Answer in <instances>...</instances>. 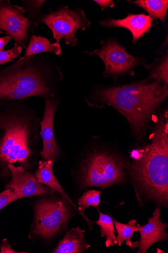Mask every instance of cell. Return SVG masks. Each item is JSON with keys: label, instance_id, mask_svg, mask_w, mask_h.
<instances>
[{"label": "cell", "instance_id": "4", "mask_svg": "<svg viewBox=\"0 0 168 253\" xmlns=\"http://www.w3.org/2000/svg\"><path fill=\"white\" fill-rule=\"evenodd\" d=\"M129 173L137 190L149 200L168 208V112L160 114L152 133L151 142L133 152Z\"/></svg>", "mask_w": 168, "mask_h": 253}, {"label": "cell", "instance_id": "1", "mask_svg": "<svg viewBox=\"0 0 168 253\" xmlns=\"http://www.w3.org/2000/svg\"><path fill=\"white\" fill-rule=\"evenodd\" d=\"M40 122L24 101L0 105V178L11 176L10 165L19 164L27 171L33 167Z\"/></svg>", "mask_w": 168, "mask_h": 253}, {"label": "cell", "instance_id": "16", "mask_svg": "<svg viewBox=\"0 0 168 253\" xmlns=\"http://www.w3.org/2000/svg\"><path fill=\"white\" fill-rule=\"evenodd\" d=\"M26 52L24 57H29L45 53H51L57 56L62 54V49L59 43H51L50 41L44 37L33 35L29 44L26 49Z\"/></svg>", "mask_w": 168, "mask_h": 253}, {"label": "cell", "instance_id": "27", "mask_svg": "<svg viewBox=\"0 0 168 253\" xmlns=\"http://www.w3.org/2000/svg\"><path fill=\"white\" fill-rule=\"evenodd\" d=\"M0 34H6L7 35L5 32L2 31H0Z\"/></svg>", "mask_w": 168, "mask_h": 253}, {"label": "cell", "instance_id": "13", "mask_svg": "<svg viewBox=\"0 0 168 253\" xmlns=\"http://www.w3.org/2000/svg\"><path fill=\"white\" fill-rule=\"evenodd\" d=\"M154 18L144 13H129L123 19H113L108 18L101 20V25L107 28H122L129 30L133 36L132 43L134 44L146 33L150 32Z\"/></svg>", "mask_w": 168, "mask_h": 253}, {"label": "cell", "instance_id": "6", "mask_svg": "<svg viewBox=\"0 0 168 253\" xmlns=\"http://www.w3.org/2000/svg\"><path fill=\"white\" fill-rule=\"evenodd\" d=\"M23 6L9 0H0V31L14 40L15 45L26 49L37 27L40 9L45 1H22Z\"/></svg>", "mask_w": 168, "mask_h": 253}, {"label": "cell", "instance_id": "18", "mask_svg": "<svg viewBox=\"0 0 168 253\" xmlns=\"http://www.w3.org/2000/svg\"><path fill=\"white\" fill-rule=\"evenodd\" d=\"M112 220L117 233L116 244L121 246L122 244L126 241V245L133 249V243L131 242V239L134 233L138 232L139 230L137 224L136 225V220L133 219L128 224H124L117 221L113 218Z\"/></svg>", "mask_w": 168, "mask_h": 253}, {"label": "cell", "instance_id": "7", "mask_svg": "<svg viewBox=\"0 0 168 253\" xmlns=\"http://www.w3.org/2000/svg\"><path fill=\"white\" fill-rule=\"evenodd\" d=\"M38 24H43L53 33V39L57 42L64 40L67 45L75 47L78 40L76 36L79 30L89 29L91 22L80 8L71 10L67 6H62L55 11L50 10L46 14L40 13L37 20Z\"/></svg>", "mask_w": 168, "mask_h": 253}, {"label": "cell", "instance_id": "22", "mask_svg": "<svg viewBox=\"0 0 168 253\" xmlns=\"http://www.w3.org/2000/svg\"><path fill=\"white\" fill-rule=\"evenodd\" d=\"M22 49L14 45V47L7 50L0 52V65L13 61L16 58H20Z\"/></svg>", "mask_w": 168, "mask_h": 253}, {"label": "cell", "instance_id": "15", "mask_svg": "<svg viewBox=\"0 0 168 253\" xmlns=\"http://www.w3.org/2000/svg\"><path fill=\"white\" fill-rule=\"evenodd\" d=\"M54 163L51 160H40L38 163V168L35 173V177L38 182L43 185L59 192L71 205L76 207L69 200L62 187L58 182L53 172Z\"/></svg>", "mask_w": 168, "mask_h": 253}, {"label": "cell", "instance_id": "21", "mask_svg": "<svg viewBox=\"0 0 168 253\" xmlns=\"http://www.w3.org/2000/svg\"><path fill=\"white\" fill-rule=\"evenodd\" d=\"M101 191L94 190L85 192L79 199V205L83 212L90 206L98 207L101 202Z\"/></svg>", "mask_w": 168, "mask_h": 253}, {"label": "cell", "instance_id": "3", "mask_svg": "<svg viewBox=\"0 0 168 253\" xmlns=\"http://www.w3.org/2000/svg\"><path fill=\"white\" fill-rule=\"evenodd\" d=\"M168 96V85L148 78L98 89L86 97V101L90 106L98 103L113 107L127 119L134 133L142 139L153 116Z\"/></svg>", "mask_w": 168, "mask_h": 253}, {"label": "cell", "instance_id": "5", "mask_svg": "<svg viewBox=\"0 0 168 253\" xmlns=\"http://www.w3.org/2000/svg\"><path fill=\"white\" fill-rule=\"evenodd\" d=\"M130 164L117 154L94 149L80 163L79 180L82 187L103 189L124 181Z\"/></svg>", "mask_w": 168, "mask_h": 253}, {"label": "cell", "instance_id": "12", "mask_svg": "<svg viewBox=\"0 0 168 253\" xmlns=\"http://www.w3.org/2000/svg\"><path fill=\"white\" fill-rule=\"evenodd\" d=\"M161 211L157 208L153 216L149 218L148 223L143 226L137 223L140 240L133 243V248H137L139 253H146L150 247L155 243L168 240V234L165 230L168 224L163 223L160 219Z\"/></svg>", "mask_w": 168, "mask_h": 253}, {"label": "cell", "instance_id": "24", "mask_svg": "<svg viewBox=\"0 0 168 253\" xmlns=\"http://www.w3.org/2000/svg\"><path fill=\"white\" fill-rule=\"evenodd\" d=\"M94 2L98 4L102 8V10L107 7L113 8L115 6L112 0H94Z\"/></svg>", "mask_w": 168, "mask_h": 253}, {"label": "cell", "instance_id": "10", "mask_svg": "<svg viewBox=\"0 0 168 253\" xmlns=\"http://www.w3.org/2000/svg\"><path fill=\"white\" fill-rule=\"evenodd\" d=\"M60 103L59 100H45L42 119L40 122L39 134L43 144L40 156L42 160H51L54 164L61 153L54 133L55 117Z\"/></svg>", "mask_w": 168, "mask_h": 253}, {"label": "cell", "instance_id": "9", "mask_svg": "<svg viewBox=\"0 0 168 253\" xmlns=\"http://www.w3.org/2000/svg\"><path fill=\"white\" fill-rule=\"evenodd\" d=\"M101 49L92 52H84L90 56L98 55L103 61L106 77L117 78L126 75L134 76V69L145 60L134 57L126 51V48L120 44L116 39L101 40Z\"/></svg>", "mask_w": 168, "mask_h": 253}, {"label": "cell", "instance_id": "20", "mask_svg": "<svg viewBox=\"0 0 168 253\" xmlns=\"http://www.w3.org/2000/svg\"><path fill=\"white\" fill-rule=\"evenodd\" d=\"M150 75L148 79L156 80L168 86V52L154 70L150 72Z\"/></svg>", "mask_w": 168, "mask_h": 253}, {"label": "cell", "instance_id": "19", "mask_svg": "<svg viewBox=\"0 0 168 253\" xmlns=\"http://www.w3.org/2000/svg\"><path fill=\"white\" fill-rule=\"evenodd\" d=\"M100 218L99 220L95 222L96 224L99 225L101 228V237H106V247L108 248L116 244V237L115 235L114 224L110 216L104 214L99 211Z\"/></svg>", "mask_w": 168, "mask_h": 253}, {"label": "cell", "instance_id": "17", "mask_svg": "<svg viewBox=\"0 0 168 253\" xmlns=\"http://www.w3.org/2000/svg\"><path fill=\"white\" fill-rule=\"evenodd\" d=\"M128 2L143 8L152 18L160 19L165 26L168 9V0H137V1H128Z\"/></svg>", "mask_w": 168, "mask_h": 253}, {"label": "cell", "instance_id": "11", "mask_svg": "<svg viewBox=\"0 0 168 253\" xmlns=\"http://www.w3.org/2000/svg\"><path fill=\"white\" fill-rule=\"evenodd\" d=\"M11 178L5 185L16 194L18 200L37 195H53L56 191L41 185L35 177L22 167L13 165L8 166Z\"/></svg>", "mask_w": 168, "mask_h": 253}, {"label": "cell", "instance_id": "23", "mask_svg": "<svg viewBox=\"0 0 168 253\" xmlns=\"http://www.w3.org/2000/svg\"><path fill=\"white\" fill-rule=\"evenodd\" d=\"M18 200L14 191L10 188L0 193V211L12 202Z\"/></svg>", "mask_w": 168, "mask_h": 253}, {"label": "cell", "instance_id": "25", "mask_svg": "<svg viewBox=\"0 0 168 253\" xmlns=\"http://www.w3.org/2000/svg\"><path fill=\"white\" fill-rule=\"evenodd\" d=\"M1 253H19L17 251L13 250L8 242L6 240H3L2 242L1 247Z\"/></svg>", "mask_w": 168, "mask_h": 253}, {"label": "cell", "instance_id": "2", "mask_svg": "<svg viewBox=\"0 0 168 253\" xmlns=\"http://www.w3.org/2000/svg\"><path fill=\"white\" fill-rule=\"evenodd\" d=\"M62 78L58 66L44 54L23 56L0 70V105L33 97L59 100Z\"/></svg>", "mask_w": 168, "mask_h": 253}, {"label": "cell", "instance_id": "8", "mask_svg": "<svg viewBox=\"0 0 168 253\" xmlns=\"http://www.w3.org/2000/svg\"><path fill=\"white\" fill-rule=\"evenodd\" d=\"M70 216V208L65 201H41L35 208L33 233L51 239L67 227Z\"/></svg>", "mask_w": 168, "mask_h": 253}, {"label": "cell", "instance_id": "26", "mask_svg": "<svg viewBox=\"0 0 168 253\" xmlns=\"http://www.w3.org/2000/svg\"><path fill=\"white\" fill-rule=\"evenodd\" d=\"M12 38L6 35L3 37H0V52L3 51L5 46L9 43Z\"/></svg>", "mask_w": 168, "mask_h": 253}, {"label": "cell", "instance_id": "14", "mask_svg": "<svg viewBox=\"0 0 168 253\" xmlns=\"http://www.w3.org/2000/svg\"><path fill=\"white\" fill-rule=\"evenodd\" d=\"M85 239L84 231L79 227L72 228L53 251V253H80L90 248Z\"/></svg>", "mask_w": 168, "mask_h": 253}]
</instances>
